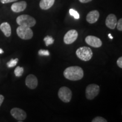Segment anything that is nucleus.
<instances>
[{
	"label": "nucleus",
	"mask_w": 122,
	"mask_h": 122,
	"mask_svg": "<svg viewBox=\"0 0 122 122\" xmlns=\"http://www.w3.org/2000/svg\"><path fill=\"white\" fill-rule=\"evenodd\" d=\"M63 75L68 80L77 81L81 80L83 77L84 71L80 67L71 66L64 71Z\"/></svg>",
	"instance_id": "f257e3e1"
},
{
	"label": "nucleus",
	"mask_w": 122,
	"mask_h": 122,
	"mask_svg": "<svg viewBox=\"0 0 122 122\" xmlns=\"http://www.w3.org/2000/svg\"><path fill=\"white\" fill-rule=\"evenodd\" d=\"M16 23L20 26L32 27L36 24V21L34 18L28 15H21L16 18Z\"/></svg>",
	"instance_id": "f03ea898"
},
{
	"label": "nucleus",
	"mask_w": 122,
	"mask_h": 122,
	"mask_svg": "<svg viewBox=\"0 0 122 122\" xmlns=\"http://www.w3.org/2000/svg\"><path fill=\"white\" fill-rule=\"evenodd\" d=\"M76 54L79 59L83 61H88L93 57L92 50L86 46L80 47L76 51Z\"/></svg>",
	"instance_id": "7ed1b4c3"
},
{
	"label": "nucleus",
	"mask_w": 122,
	"mask_h": 122,
	"mask_svg": "<svg viewBox=\"0 0 122 122\" xmlns=\"http://www.w3.org/2000/svg\"><path fill=\"white\" fill-rule=\"evenodd\" d=\"M18 36L23 40H30L33 37V31L30 27L19 25L16 29Z\"/></svg>",
	"instance_id": "20e7f679"
},
{
	"label": "nucleus",
	"mask_w": 122,
	"mask_h": 122,
	"mask_svg": "<svg viewBox=\"0 0 122 122\" xmlns=\"http://www.w3.org/2000/svg\"><path fill=\"white\" fill-rule=\"evenodd\" d=\"M100 92V86L95 84L88 85L85 90V95L88 100H93L98 95Z\"/></svg>",
	"instance_id": "39448f33"
},
{
	"label": "nucleus",
	"mask_w": 122,
	"mask_h": 122,
	"mask_svg": "<svg viewBox=\"0 0 122 122\" xmlns=\"http://www.w3.org/2000/svg\"><path fill=\"white\" fill-rule=\"evenodd\" d=\"M58 94L59 99L64 102L66 103L70 102L72 95V92H71L70 88L66 87V86L61 87L59 89Z\"/></svg>",
	"instance_id": "423d86ee"
},
{
	"label": "nucleus",
	"mask_w": 122,
	"mask_h": 122,
	"mask_svg": "<svg viewBox=\"0 0 122 122\" xmlns=\"http://www.w3.org/2000/svg\"><path fill=\"white\" fill-rule=\"evenodd\" d=\"M10 114L18 122H23L27 118V114L23 110L19 108H13L10 111Z\"/></svg>",
	"instance_id": "0eeeda50"
},
{
	"label": "nucleus",
	"mask_w": 122,
	"mask_h": 122,
	"mask_svg": "<svg viewBox=\"0 0 122 122\" xmlns=\"http://www.w3.org/2000/svg\"><path fill=\"white\" fill-rule=\"evenodd\" d=\"M78 37V33L77 30H71L66 33L64 36V42L66 44H71L74 42Z\"/></svg>",
	"instance_id": "6e6552de"
},
{
	"label": "nucleus",
	"mask_w": 122,
	"mask_h": 122,
	"mask_svg": "<svg viewBox=\"0 0 122 122\" xmlns=\"http://www.w3.org/2000/svg\"><path fill=\"white\" fill-rule=\"evenodd\" d=\"M86 43L93 48H100L102 45V42L98 37L94 36H88L85 39Z\"/></svg>",
	"instance_id": "1a4fd4ad"
},
{
	"label": "nucleus",
	"mask_w": 122,
	"mask_h": 122,
	"mask_svg": "<svg viewBox=\"0 0 122 122\" xmlns=\"http://www.w3.org/2000/svg\"><path fill=\"white\" fill-rule=\"evenodd\" d=\"M25 85L30 89H35L38 85V80L37 77L33 74L29 75L25 79Z\"/></svg>",
	"instance_id": "9d476101"
},
{
	"label": "nucleus",
	"mask_w": 122,
	"mask_h": 122,
	"mask_svg": "<svg viewBox=\"0 0 122 122\" xmlns=\"http://www.w3.org/2000/svg\"><path fill=\"white\" fill-rule=\"evenodd\" d=\"M27 7V3L25 1H22L20 2H15L11 5V9L15 13H20L23 11Z\"/></svg>",
	"instance_id": "9b49d317"
},
{
	"label": "nucleus",
	"mask_w": 122,
	"mask_h": 122,
	"mask_svg": "<svg viewBox=\"0 0 122 122\" xmlns=\"http://www.w3.org/2000/svg\"><path fill=\"white\" fill-rule=\"evenodd\" d=\"M105 23L108 28H110L111 30L115 29L117 23V19L115 15L112 14H109L107 16Z\"/></svg>",
	"instance_id": "f8f14e48"
},
{
	"label": "nucleus",
	"mask_w": 122,
	"mask_h": 122,
	"mask_svg": "<svg viewBox=\"0 0 122 122\" xmlns=\"http://www.w3.org/2000/svg\"><path fill=\"white\" fill-rule=\"evenodd\" d=\"M100 14L97 10H93L90 11L86 16V21L91 24L94 23L98 20Z\"/></svg>",
	"instance_id": "ddd939ff"
},
{
	"label": "nucleus",
	"mask_w": 122,
	"mask_h": 122,
	"mask_svg": "<svg viewBox=\"0 0 122 122\" xmlns=\"http://www.w3.org/2000/svg\"><path fill=\"white\" fill-rule=\"evenodd\" d=\"M0 30L1 31L4 33L5 36L6 37H10L11 36V29L10 25L8 23L4 22L2 23V24L0 25Z\"/></svg>",
	"instance_id": "4468645a"
},
{
	"label": "nucleus",
	"mask_w": 122,
	"mask_h": 122,
	"mask_svg": "<svg viewBox=\"0 0 122 122\" xmlns=\"http://www.w3.org/2000/svg\"><path fill=\"white\" fill-rule=\"evenodd\" d=\"M55 0H41L40 2V7L42 10H48L52 7Z\"/></svg>",
	"instance_id": "2eb2a0df"
},
{
	"label": "nucleus",
	"mask_w": 122,
	"mask_h": 122,
	"mask_svg": "<svg viewBox=\"0 0 122 122\" xmlns=\"http://www.w3.org/2000/svg\"><path fill=\"white\" fill-rule=\"evenodd\" d=\"M23 72L24 68L23 67H16V68H15L14 70L15 75L16 76V77H20V76H21L23 75Z\"/></svg>",
	"instance_id": "dca6fc26"
},
{
	"label": "nucleus",
	"mask_w": 122,
	"mask_h": 122,
	"mask_svg": "<svg viewBox=\"0 0 122 122\" xmlns=\"http://www.w3.org/2000/svg\"><path fill=\"white\" fill-rule=\"evenodd\" d=\"M44 41L45 42V45L46 46H48L51 45V44H53V42L54 41V40L53 39V38L51 36H47L44 39Z\"/></svg>",
	"instance_id": "f3484780"
},
{
	"label": "nucleus",
	"mask_w": 122,
	"mask_h": 122,
	"mask_svg": "<svg viewBox=\"0 0 122 122\" xmlns=\"http://www.w3.org/2000/svg\"><path fill=\"white\" fill-rule=\"evenodd\" d=\"M18 61L19 59L18 58L16 59H11L10 61H9L7 63V66L9 68H11L15 66L16 65V64L18 63Z\"/></svg>",
	"instance_id": "a211bd4d"
},
{
	"label": "nucleus",
	"mask_w": 122,
	"mask_h": 122,
	"mask_svg": "<svg viewBox=\"0 0 122 122\" xmlns=\"http://www.w3.org/2000/svg\"><path fill=\"white\" fill-rule=\"evenodd\" d=\"M69 13L71 16H72L73 17L75 18V19H79V18H80V15H79L78 12L76 11V10H74V9H70Z\"/></svg>",
	"instance_id": "6ab92c4d"
},
{
	"label": "nucleus",
	"mask_w": 122,
	"mask_h": 122,
	"mask_svg": "<svg viewBox=\"0 0 122 122\" xmlns=\"http://www.w3.org/2000/svg\"><path fill=\"white\" fill-rule=\"evenodd\" d=\"M39 56H49L50 55L49 51L46 50H40L38 52Z\"/></svg>",
	"instance_id": "aec40b11"
},
{
	"label": "nucleus",
	"mask_w": 122,
	"mask_h": 122,
	"mask_svg": "<svg viewBox=\"0 0 122 122\" xmlns=\"http://www.w3.org/2000/svg\"><path fill=\"white\" fill-rule=\"evenodd\" d=\"M92 122H107V120L101 117H97L92 120Z\"/></svg>",
	"instance_id": "412c9836"
},
{
	"label": "nucleus",
	"mask_w": 122,
	"mask_h": 122,
	"mask_svg": "<svg viewBox=\"0 0 122 122\" xmlns=\"http://www.w3.org/2000/svg\"><path fill=\"white\" fill-rule=\"evenodd\" d=\"M116 26L117 27V29L120 31H122V19L120 18V19L118 21H117V25Z\"/></svg>",
	"instance_id": "4be33fe9"
},
{
	"label": "nucleus",
	"mask_w": 122,
	"mask_h": 122,
	"mask_svg": "<svg viewBox=\"0 0 122 122\" xmlns=\"http://www.w3.org/2000/svg\"><path fill=\"white\" fill-rule=\"evenodd\" d=\"M117 65L120 68H122V57H120L117 60Z\"/></svg>",
	"instance_id": "5701e85b"
},
{
	"label": "nucleus",
	"mask_w": 122,
	"mask_h": 122,
	"mask_svg": "<svg viewBox=\"0 0 122 122\" xmlns=\"http://www.w3.org/2000/svg\"><path fill=\"white\" fill-rule=\"evenodd\" d=\"M17 1L18 0H0V1H1L2 4H7V3L13 2Z\"/></svg>",
	"instance_id": "b1692460"
},
{
	"label": "nucleus",
	"mask_w": 122,
	"mask_h": 122,
	"mask_svg": "<svg viewBox=\"0 0 122 122\" xmlns=\"http://www.w3.org/2000/svg\"><path fill=\"white\" fill-rule=\"evenodd\" d=\"M4 100V97L1 94H0V106H1L2 103Z\"/></svg>",
	"instance_id": "393cba45"
},
{
	"label": "nucleus",
	"mask_w": 122,
	"mask_h": 122,
	"mask_svg": "<svg viewBox=\"0 0 122 122\" xmlns=\"http://www.w3.org/2000/svg\"><path fill=\"white\" fill-rule=\"evenodd\" d=\"M92 1V0H79V1L81 3H88L91 2Z\"/></svg>",
	"instance_id": "a878e982"
},
{
	"label": "nucleus",
	"mask_w": 122,
	"mask_h": 122,
	"mask_svg": "<svg viewBox=\"0 0 122 122\" xmlns=\"http://www.w3.org/2000/svg\"><path fill=\"white\" fill-rule=\"evenodd\" d=\"M108 36H109V37L110 39H113V37H112V35H111V33H109V34L108 35Z\"/></svg>",
	"instance_id": "bb28decb"
},
{
	"label": "nucleus",
	"mask_w": 122,
	"mask_h": 122,
	"mask_svg": "<svg viewBox=\"0 0 122 122\" xmlns=\"http://www.w3.org/2000/svg\"><path fill=\"white\" fill-rule=\"evenodd\" d=\"M3 53H4V50H3L2 49L0 48V54H3Z\"/></svg>",
	"instance_id": "cd10ccee"
}]
</instances>
